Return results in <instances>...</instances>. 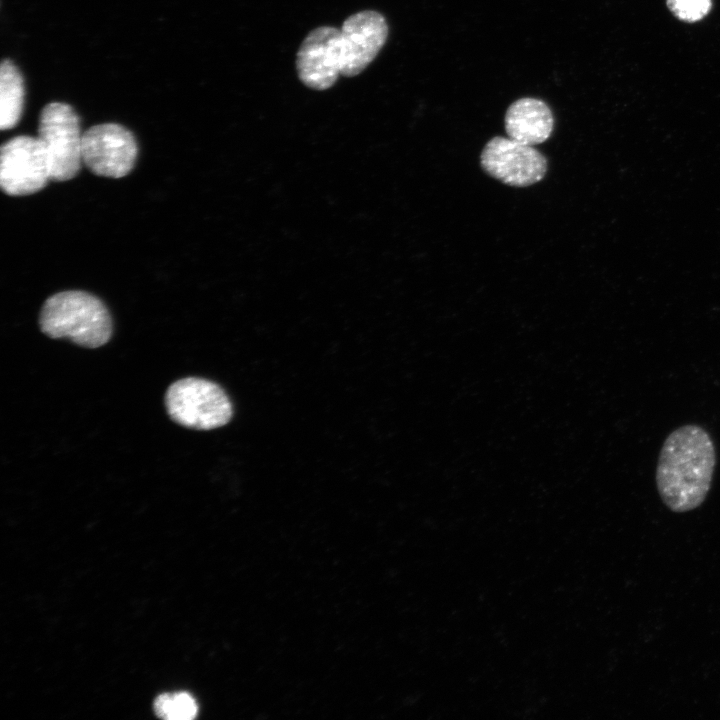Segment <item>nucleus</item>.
<instances>
[{"label": "nucleus", "mask_w": 720, "mask_h": 720, "mask_svg": "<svg viewBox=\"0 0 720 720\" xmlns=\"http://www.w3.org/2000/svg\"><path fill=\"white\" fill-rule=\"evenodd\" d=\"M716 449L709 432L685 424L664 440L656 468V486L663 503L673 512L698 508L711 488Z\"/></svg>", "instance_id": "nucleus-1"}, {"label": "nucleus", "mask_w": 720, "mask_h": 720, "mask_svg": "<svg viewBox=\"0 0 720 720\" xmlns=\"http://www.w3.org/2000/svg\"><path fill=\"white\" fill-rule=\"evenodd\" d=\"M39 327L52 339H67L84 348L105 345L113 331L112 318L105 304L91 293L69 290L45 300Z\"/></svg>", "instance_id": "nucleus-2"}, {"label": "nucleus", "mask_w": 720, "mask_h": 720, "mask_svg": "<svg viewBox=\"0 0 720 720\" xmlns=\"http://www.w3.org/2000/svg\"><path fill=\"white\" fill-rule=\"evenodd\" d=\"M172 421L194 430H212L226 425L233 414L225 391L216 383L198 377L173 382L164 397Z\"/></svg>", "instance_id": "nucleus-3"}, {"label": "nucleus", "mask_w": 720, "mask_h": 720, "mask_svg": "<svg viewBox=\"0 0 720 720\" xmlns=\"http://www.w3.org/2000/svg\"><path fill=\"white\" fill-rule=\"evenodd\" d=\"M38 139L47 156L51 180L74 178L82 161V137L75 110L62 102L45 105L40 113Z\"/></svg>", "instance_id": "nucleus-4"}, {"label": "nucleus", "mask_w": 720, "mask_h": 720, "mask_svg": "<svg viewBox=\"0 0 720 720\" xmlns=\"http://www.w3.org/2000/svg\"><path fill=\"white\" fill-rule=\"evenodd\" d=\"M51 171L38 137L19 135L0 149V186L10 196H26L42 190Z\"/></svg>", "instance_id": "nucleus-5"}, {"label": "nucleus", "mask_w": 720, "mask_h": 720, "mask_svg": "<svg viewBox=\"0 0 720 720\" xmlns=\"http://www.w3.org/2000/svg\"><path fill=\"white\" fill-rule=\"evenodd\" d=\"M137 154L134 135L120 124H98L83 133L82 161L95 175L124 177L133 169Z\"/></svg>", "instance_id": "nucleus-6"}, {"label": "nucleus", "mask_w": 720, "mask_h": 720, "mask_svg": "<svg viewBox=\"0 0 720 720\" xmlns=\"http://www.w3.org/2000/svg\"><path fill=\"white\" fill-rule=\"evenodd\" d=\"M480 164L488 175L513 187L535 184L547 172V160L537 149L502 136L486 143Z\"/></svg>", "instance_id": "nucleus-7"}, {"label": "nucleus", "mask_w": 720, "mask_h": 720, "mask_svg": "<svg viewBox=\"0 0 720 720\" xmlns=\"http://www.w3.org/2000/svg\"><path fill=\"white\" fill-rule=\"evenodd\" d=\"M389 33L385 17L375 10L350 15L340 29L341 75L354 77L376 58Z\"/></svg>", "instance_id": "nucleus-8"}, {"label": "nucleus", "mask_w": 720, "mask_h": 720, "mask_svg": "<svg viewBox=\"0 0 720 720\" xmlns=\"http://www.w3.org/2000/svg\"><path fill=\"white\" fill-rule=\"evenodd\" d=\"M296 70L300 81L308 88H331L341 74L340 29L319 26L302 41L296 55Z\"/></svg>", "instance_id": "nucleus-9"}, {"label": "nucleus", "mask_w": 720, "mask_h": 720, "mask_svg": "<svg viewBox=\"0 0 720 720\" xmlns=\"http://www.w3.org/2000/svg\"><path fill=\"white\" fill-rule=\"evenodd\" d=\"M504 126L510 139L535 146L551 136L554 117L550 107L543 100L522 97L507 108Z\"/></svg>", "instance_id": "nucleus-10"}, {"label": "nucleus", "mask_w": 720, "mask_h": 720, "mask_svg": "<svg viewBox=\"0 0 720 720\" xmlns=\"http://www.w3.org/2000/svg\"><path fill=\"white\" fill-rule=\"evenodd\" d=\"M24 103V84L22 75L9 59H4L0 67V128H13L20 120Z\"/></svg>", "instance_id": "nucleus-11"}, {"label": "nucleus", "mask_w": 720, "mask_h": 720, "mask_svg": "<svg viewBox=\"0 0 720 720\" xmlns=\"http://www.w3.org/2000/svg\"><path fill=\"white\" fill-rule=\"evenodd\" d=\"M153 707L158 717L167 720H191L198 713L195 699L186 692L161 694Z\"/></svg>", "instance_id": "nucleus-12"}, {"label": "nucleus", "mask_w": 720, "mask_h": 720, "mask_svg": "<svg viewBox=\"0 0 720 720\" xmlns=\"http://www.w3.org/2000/svg\"><path fill=\"white\" fill-rule=\"evenodd\" d=\"M666 5L677 19L695 23L710 12L712 0H666Z\"/></svg>", "instance_id": "nucleus-13"}]
</instances>
